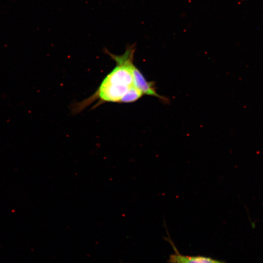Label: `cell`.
I'll return each instance as SVG.
<instances>
[{"label": "cell", "mask_w": 263, "mask_h": 263, "mask_svg": "<svg viewBox=\"0 0 263 263\" xmlns=\"http://www.w3.org/2000/svg\"><path fill=\"white\" fill-rule=\"evenodd\" d=\"M136 50L135 43L127 46L124 53L114 55L105 48V53L116 62V66L103 79L93 94L73 106L74 113H78L97 101L95 108L104 103H119L133 85L132 68Z\"/></svg>", "instance_id": "6da1fadb"}, {"label": "cell", "mask_w": 263, "mask_h": 263, "mask_svg": "<svg viewBox=\"0 0 263 263\" xmlns=\"http://www.w3.org/2000/svg\"><path fill=\"white\" fill-rule=\"evenodd\" d=\"M132 72L133 85L143 94L154 96L164 101H167L166 98L156 92L154 82L147 81L142 73L134 64L132 66Z\"/></svg>", "instance_id": "7a4b0ae2"}, {"label": "cell", "mask_w": 263, "mask_h": 263, "mask_svg": "<svg viewBox=\"0 0 263 263\" xmlns=\"http://www.w3.org/2000/svg\"><path fill=\"white\" fill-rule=\"evenodd\" d=\"M168 263H225L210 257L185 256L176 252L170 255Z\"/></svg>", "instance_id": "3957f363"}, {"label": "cell", "mask_w": 263, "mask_h": 263, "mask_svg": "<svg viewBox=\"0 0 263 263\" xmlns=\"http://www.w3.org/2000/svg\"><path fill=\"white\" fill-rule=\"evenodd\" d=\"M143 95L139 90L132 85L121 98L119 103L133 102L140 98Z\"/></svg>", "instance_id": "277c9868"}]
</instances>
